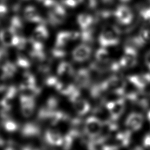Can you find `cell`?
<instances>
[{"instance_id": "cell-1", "label": "cell", "mask_w": 150, "mask_h": 150, "mask_svg": "<svg viewBox=\"0 0 150 150\" xmlns=\"http://www.w3.org/2000/svg\"><path fill=\"white\" fill-rule=\"evenodd\" d=\"M120 31L115 26L106 27L100 33L98 41L102 47L107 48L117 45L119 42Z\"/></svg>"}, {"instance_id": "cell-2", "label": "cell", "mask_w": 150, "mask_h": 150, "mask_svg": "<svg viewBox=\"0 0 150 150\" xmlns=\"http://www.w3.org/2000/svg\"><path fill=\"white\" fill-rule=\"evenodd\" d=\"M104 123L99 118L91 116L87 118L84 124V131L89 138L94 139L100 136L103 131Z\"/></svg>"}, {"instance_id": "cell-3", "label": "cell", "mask_w": 150, "mask_h": 150, "mask_svg": "<svg viewBox=\"0 0 150 150\" xmlns=\"http://www.w3.org/2000/svg\"><path fill=\"white\" fill-rule=\"evenodd\" d=\"M121 67L131 68L137 63V52L136 49L130 45H126L124 49V54L119 62Z\"/></svg>"}, {"instance_id": "cell-4", "label": "cell", "mask_w": 150, "mask_h": 150, "mask_svg": "<svg viewBox=\"0 0 150 150\" xmlns=\"http://www.w3.org/2000/svg\"><path fill=\"white\" fill-rule=\"evenodd\" d=\"M106 108L110 114L111 120L116 121L124 113L125 110V101L122 98L108 101L106 103Z\"/></svg>"}, {"instance_id": "cell-5", "label": "cell", "mask_w": 150, "mask_h": 150, "mask_svg": "<svg viewBox=\"0 0 150 150\" xmlns=\"http://www.w3.org/2000/svg\"><path fill=\"white\" fill-rule=\"evenodd\" d=\"M114 15L118 22L121 24H129L133 19L132 10L125 5L118 6L114 12Z\"/></svg>"}, {"instance_id": "cell-6", "label": "cell", "mask_w": 150, "mask_h": 150, "mask_svg": "<svg viewBox=\"0 0 150 150\" xmlns=\"http://www.w3.org/2000/svg\"><path fill=\"white\" fill-rule=\"evenodd\" d=\"M144 116L141 114L133 112L128 116L126 120V125L131 131H137L142 127Z\"/></svg>"}, {"instance_id": "cell-7", "label": "cell", "mask_w": 150, "mask_h": 150, "mask_svg": "<svg viewBox=\"0 0 150 150\" xmlns=\"http://www.w3.org/2000/svg\"><path fill=\"white\" fill-rule=\"evenodd\" d=\"M130 83L138 89L142 90L150 83V73L131 75L128 77Z\"/></svg>"}, {"instance_id": "cell-8", "label": "cell", "mask_w": 150, "mask_h": 150, "mask_svg": "<svg viewBox=\"0 0 150 150\" xmlns=\"http://www.w3.org/2000/svg\"><path fill=\"white\" fill-rule=\"evenodd\" d=\"M20 101L23 115L25 117L31 116L35 110L34 98L21 95Z\"/></svg>"}, {"instance_id": "cell-9", "label": "cell", "mask_w": 150, "mask_h": 150, "mask_svg": "<svg viewBox=\"0 0 150 150\" xmlns=\"http://www.w3.org/2000/svg\"><path fill=\"white\" fill-rule=\"evenodd\" d=\"M91 53V49L89 46L82 44L76 47L73 51V57L76 62H82L89 59Z\"/></svg>"}, {"instance_id": "cell-10", "label": "cell", "mask_w": 150, "mask_h": 150, "mask_svg": "<svg viewBox=\"0 0 150 150\" xmlns=\"http://www.w3.org/2000/svg\"><path fill=\"white\" fill-rule=\"evenodd\" d=\"M70 101L73 103L74 109L79 115H84L90 110L91 107L89 102L81 98L80 94L73 98Z\"/></svg>"}, {"instance_id": "cell-11", "label": "cell", "mask_w": 150, "mask_h": 150, "mask_svg": "<svg viewBox=\"0 0 150 150\" xmlns=\"http://www.w3.org/2000/svg\"><path fill=\"white\" fill-rule=\"evenodd\" d=\"M91 74L88 69H81L77 71L75 75V82L78 87L84 88L89 85Z\"/></svg>"}, {"instance_id": "cell-12", "label": "cell", "mask_w": 150, "mask_h": 150, "mask_svg": "<svg viewBox=\"0 0 150 150\" xmlns=\"http://www.w3.org/2000/svg\"><path fill=\"white\" fill-rule=\"evenodd\" d=\"M79 37V33L76 32H61L57 35L55 47L64 48L69 41L76 40Z\"/></svg>"}, {"instance_id": "cell-13", "label": "cell", "mask_w": 150, "mask_h": 150, "mask_svg": "<svg viewBox=\"0 0 150 150\" xmlns=\"http://www.w3.org/2000/svg\"><path fill=\"white\" fill-rule=\"evenodd\" d=\"M45 139L46 142L53 146H61L63 137L60 133L55 129H49L45 134Z\"/></svg>"}, {"instance_id": "cell-14", "label": "cell", "mask_w": 150, "mask_h": 150, "mask_svg": "<svg viewBox=\"0 0 150 150\" xmlns=\"http://www.w3.org/2000/svg\"><path fill=\"white\" fill-rule=\"evenodd\" d=\"M17 35L10 28L0 31V41L6 47L14 46Z\"/></svg>"}, {"instance_id": "cell-15", "label": "cell", "mask_w": 150, "mask_h": 150, "mask_svg": "<svg viewBox=\"0 0 150 150\" xmlns=\"http://www.w3.org/2000/svg\"><path fill=\"white\" fill-rule=\"evenodd\" d=\"M40 127L31 122L25 124L21 130L23 136L26 137H33L38 136L40 134Z\"/></svg>"}, {"instance_id": "cell-16", "label": "cell", "mask_w": 150, "mask_h": 150, "mask_svg": "<svg viewBox=\"0 0 150 150\" xmlns=\"http://www.w3.org/2000/svg\"><path fill=\"white\" fill-rule=\"evenodd\" d=\"M133 43L138 47H142L150 41V30L143 29L137 36L132 39Z\"/></svg>"}, {"instance_id": "cell-17", "label": "cell", "mask_w": 150, "mask_h": 150, "mask_svg": "<svg viewBox=\"0 0 150 150\" xmlns=\"http://www.w3.org/2000/svg\"><path fill=\"white\" fill-rule=\"evenodd\" d=\"M57 73L61 77H71L74 74L73 67L69 63L63 62L58 66Z\"/></svg>"}, {"instance_id": "cell-18", "label": "cell", "mask_w": 150, "mask_h": 150, "mask_svg": "<svg viewBox=\"0 0 150 150\" xmlns=\"http://www.w3.org/2000/svg\"><path fill=\"white\" fill-rule=\"evenodd\" d=\"M77 22L82 30L91 28L94 23V18L91 15L87 13H82L78 16Z\"/></svg>"}, {"instance_id": "cell-19", "label": "cell", "mask_w": 150, "mask_h": 150, "mask_svg": "<svg viewBox=\"0 0 150 150\" xmlns=\"http://www.w3.org/2000/svg\"><path fill=\"white\" fill-rule=\"evenodd\" d=\"M48 36L49 33L47 29L42 25H40L35 29L31 40L42 43L43 41L46 40Z\"/></svg>"}, {"instance_id": "cell-20", "label": "cell", "mask_w": 150, "mask_h": 150, "mask_svg": "<svg viewBox=\"0 0 150 150\" xmlns=\"http://www.w3.org/2000/svg\"><path fill=\"white\" fill-rule=\"evenodd\" d=\"M16 66L11 62H6L1 68V79H5L10 78L16 72Z\"/></svg>"}, {"instance_id": "cell-21", "label": "cell", "mask_w": 150, "mask_h": 150, "mask_svg": "<svg viewBox=\"0 0 150 150\" xmlns=\"http://www.w3.org/2000/svg\"><path fill=\"white\" fill-rule=\"evenodd\" d=\"M116 140L117 146H127L131 142V131L129 130L125 132L118 133L116 136Z\"/></svg>"}, {"instance_id": "cell-22", "label": "cell", "mask_w": 150, "mask_h": 150, "mask_svg": "<svg viewBox=\"0 0 150 150\" xmlns=\"http://www.w3.org/2000/svg\"><path fill=\"white\" fill-rule=\"evenodd\" d=\"M25 16L27 20L32 22H41L42 21L37 10L32 6L27 7L25 11Z\"/></svg>"}, {"instance_id": "cell-23", "label": "cell", "mask_w": 150, "mask_h": 150, "mask_svg": "<svg viewBox=\"0 0 150 150\" xmlns=\"http://www.w3.org/2000/svg\"><path fill=\"white\" fill-rule=\"evenodd\" d=\"M95 57L98 63H106L111 61L109 53L104 47H101L96 51Z\"/></svg>"}, {"instance_id": "cell-24", "label": "cell", "mask_w": 150, "mask_h": 150, "mask_svg": "<svg viewBox=\"0 0 150 150\" xmlns=\"http://www.w3.org/2000/svg\"><path fill=\"white\" fill-rule=\"evenodd\" d=\"M22 81L20 88L31 87L36 86L35 76L29 72H26L23 76Z\"/></svg>"}, {"instance_id": "cell-25", "label": "cell", "mask_w": 150, "mask_h": 150, "mask_svg": "<svg viewBox=\"0 0 150 150\" xmlns=\"http://www.w3.org/2000/svg\"><path fill=\"white\" fill-rule=\"evenodd\" d=\"M16 65L22 68H28L31 66V62L27 56L22 53L19 52L17 55Z\"/></svg>"}, {"instance_id": "cell-26", "label": "cell", "mask_w": 150, "mask_h": 150, "mask_svg": "<svg viewBox=\"0 0 150 150\" xmlns=\"http://www.w3.org/2000/svg\"><path fill=\"white\" fill-rule=\"evenodd\" d=\"M2 125L5 130L8 132H14L18 129V126L16 122L14 120L9 119V117L3 118Z\"/></svg>"}, {"instance_id": "cell-27", "label": "cell", "mask_w": 150, "mask_h": 150, "mask_svg": "<svg viewBox=\"0 0 150 150\" xmlns=\"http://www.w3.org/2000/svg\"><path fill=\"white\" fill-rule=\"evenodd\" d=\"M75 137L71 135V133H69L64 137H63V142L61 144V146L64 149H69L73 146L74 140Z\"/></svg>"}, {"instance_id": "cell-28", "label": "cell", "mask_w": 150, "mask_h": 150, "mask_svg": "<svg viewBox=\"0 0 150 150\" xmlns=\"http://www.w3.org/2000/svg\"><path fill=\"white\" fill-rule=\"evenodd\" d=\"M22 27V24L20 19L18 18H14L11 21V24L10 29L11 30L16 34L20 31Z\"/></svg>"}, {"instance_id": "cell-29", "label": "cell", "mask_w": 150, "mask_h": 150, "mask_svg": "<svg viewBox=\"0 0 150 150\" xmlns=\"http://www.w3.org/2000/svg\"><path fill=\"white\" fill-rule=\"evenodd\" d=\"M52 53L54 57H55L61 58L65 56L66 54V52L64 50V48L55 47L54 49L53 50Z\"/></svg>"}, {"instance_id": "cell-30", "label": "cell", "mask_w": 150, "mask_h": 150, "mask_svg": "<svg viewBox=\"0 0 150 150\" xmlns=\"http://www.w3.org/2000/svg\"><path fill=\"white\" fill-rule=\"evenodd\" d=\"M140 14L145 20L150 21V7L143 9L140 12Z\"/></svg>"}, {"instance_id": "cell-31", "label": "cell", "mask_w": 150, "mask_h": 150, "mask_svg": "<svg viewBox=\"0 0 150 150\" xmlns=\"http://www.w3.org/2000/svg\"><path fill=\"white\" fill-rule=\"evenodd\" d=\"M80 2V0H64V4L67 6L74 7L77 6L78 3Z\"/></svg>"}, {"instance_id": "cell-32", "label": "cell", "mask_w": 150, "mask_h": 150, "mask_svg": "<svg viewBox=\"0 0 150 150\" xmlns=\"http://www.w3.org/2000/svg\"><path fill=\"white\" fill-rule=\"evenodd\" d=\"M144 146L146 148L150 149V134H147L144 139Z\"/></svg>"}, {"instance_id": "cell-33", "label": "cell", "mask_w": 150, "mask_h": 150, "mask_svg": "<svg viewBox=\"0 0 150 150\" xmlns=\"http://www.w3.org/2000/svg\"><path fill=\"white\" fill-rule=\"evenodd\" d=\"M145 62L147 67L150 70V50L148 52L145 56Z\"/></svg>"}, {"instance_id": "cell-34", "label": "cell", "mask_w": 150, "mask_h": 150, "mask_svg": "<svg viewBox=\"0 0 150 150\" xmlns=\"http://www.w3.org/2000/svg\"><path fill=\"white\" fill-rule=\"evenodd\" d=\"M7 12V8L6 6L0 5V16H2L3 15L5 14Z\"/></svg>"}, {"instance_id": "cell-35", "label": "cell", "mask_w": 150, "mask_h": 150, "mask_svg": "<svg viewBox=\"0 0 150 150\" xmlns=\"http://www.w3.org/2000/svg\"><path fill=\"white\" fill-rule=\"evenodd\" d=\"M4 55H5V51L2 48H0V60L2 59L3 56H4Z\"/></svg>"}, {"instance_id": "cell-36", "label": "cell", "mask_w": 150, "mask_h": 150, "mask_svg": "<svg viewBox=\"0 0 150 150\" xmlns=\"http://www.w3.org/2000/svg\"><path fill=\"white\" fill-rule=\"evenodd\" d=\"M4 142H3V140L2 138H0V146H2V147H3V144H4Z\"/></svg>"}, {"instance_id": "cell-37", "label": "cell", "mask_w": 150, "mask_h": 150, "mask_svg": "<svg viewBox=\"0 0 150 150\" xmlns=\"http://www.w3.org/2000/svg\"><path fill=\"white\" fill-rule=\"evenodd\" d=\"M147 117H148V119L150 123V110L148 112V113Z\"/></svg>"}, {"instance_id": "cell-38", "label": "cell", "mask_w": 150, "mask_h": 150, "mask_svg": "<svg viewBox=\"0 0 150 150\" xmlns=\"http://www.w3.org/2000/svg\"><path fill=\"white\" fill-rule=\"evenodd\" d=\"M121 2H124V3H125V2H129L130 0H120Z\"/></svg>"}, {"instance_id": "cell-39", "label": "cell", "mask_w": 150, "mask_h": 150, "mask_svg": "<svg viewBox=\"0 0 150 150\" xmlns=\"http://www.w3.org/2000/svg\"><path fill=\"white\" fill-rule=\"evenodd\" d=\"M0 61H1V60H0Z\"/></svg>"}]
</instances>
